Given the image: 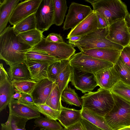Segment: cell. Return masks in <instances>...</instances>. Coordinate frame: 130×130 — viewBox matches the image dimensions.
<instances>
[{"mask_svg": "<svg viewBox=\"0 0 130 130\" xmlns=\"http://www.w3.org/2000/svg\"><path fill=\"white\" fill-rule=\"evenodd\" d=\"M32 48L19 42L13 27H7L0 34V59L10 67L25 62L26 53Z\"/></svg>", "mask_w": 130, "mask_h": 130, "instance_id": "1", "label": "cell"}, {"mask_svg": "<svg viewBox=\"0 0 130 130\" xmlns=\"http://www.w3.org/2000/svg\"><path fill=\"white\" fill-rule=\"evenodd\" d=\"M91 4L93 10L99 14L109 26L125 19L128 13L125 4L120 0H85Z\"/></svg>", "mask_w": 130, "mask_h": 130, "instance_id": "2", "label": "cell"}, {"mask_svg": "<svg viewBox=\"0 0 130 130\" xmlns=\"http://www.w3.org/2000/svg\"><path fill=\"white\" fill-rule=\"evenodd\" d=\"M81 99L82 108H86L103 117L111 110L114 104L111 91L101 88L96 91L85 94Z\"/></svg>", "mask_w": 130, "mask_h": 130, "instance_id": "3", "label": "cell"}, {"mask_svg": "<svg viewBox=\"0 0 130 130\" xmlns=\"http://www.w3.org/2000/svg\"><path fill=\"white\" fill-rule=\"evenodd\" d=\"M108 32V27L96 30L83 37L78 41H68L74 47H77L80 51L93 48H107L122 51L124 47L106 38Z\"/></svg>", "mask_w": 130, "mask_h": 130, "instance_id": "4", "label": "cell"}, {"mask_svg": "<svg viewBox=\"0 0 130 130\" xmlns=\"http://www.w3.org/2000/svg\"><path fill=\"white\" fill-rule=\"evenodd\" d=\"M112 93L114 104L104 116L106 121L113 130L130 126V102Z\"/></svg>", "mask_w": 130, "mask_h": 130, "instance_id": "5", "label": "cell"}, {"mask_svg": "<svg viewBox=\"0 0 130 130\" xmlns=\"http://www.w3.org/2000/svg\"><path fill=\"white\" fill-rule=\"evenodd\" d=\"M69 61L72 67L79 71L93 74L114 65L112 63L83 54L81 52L75 53L70 58Z\"/></svg>", "mask_w": 130, "mask_h": 130, "instance_id": "6", "label": "cell"}, {"mask_svg": "<svg viewBox=\"0 0 130 130\" xmlns=\"http://www.w3.org/2000/svg\"><path fill=\"white\" fill-rule=\"evenodd\" d=\"M32 48L46 52L60 61L69 60L76 51L74 47L69 44L46 41L44 37L38 44Z\"/></svg>", "mask_w": 130, "mask_h": 130, "instance_id": "7", "label": "cell"}, {"mask_svg": "<svg viewBox=\"0 0 130 130\" xmlns=\"http://www.w3.org/2000/svg\"><path fill=\"white\" fill-rule=\"evenodd\" d=\"M35 15L36 29L42 33L47 30L52 25L54 24L53 0H41Z\"/></svg>", "mask_w": 130, "mask_h": 130, "instance_id": "8", "label": "cell"}, {"mask_svg": "<svg viewBox=\"0 0 130 130\" xmlns=\"http://www.w3.org/2000/svg\"><path fill=\"white\" fill-rule=\"evenodd\" d=\"M93 11L89 6L74 2L71 3L64 23L63 30L73 28Z\"/></svg>", "mask_w": 130, "mask_h": 130, "instance_id": "9", "label": "cell"}, {"mask_svg": "<svg viewBox=\"0 0 130 130\" xmlns=\"http://www.w3.org/2000/svg\"><path fill=\"white\" fill-rule=\"evenodd\" d=\"M70 82L72 85L83 93L91 92L98 86L93 74L79 71L72 67Z\"/></svg>", "mask_w": 130, "mask_h": 130, "instance_id": "10", "label": "cell"}, {"mask_svg": "<svg viewBox=\"0 0 130 130\" xmlns=\"http://www.w3.org/2000/svg\"><path fill=\"white\" fill-rule=\"evenodd\" d=\"M106 38L124 47L129 45L130 33L125 19L117 21L109 26Z\"/></svg>", "mask_w": 130, "mask_h": 130, "instance_id": "11", "label": "cell"}, {"mask_svg": "<svg viewBox=\"0 0 130 130\" xmlns=\"http://www.w3.org/2000/svg\"><path fill=\"white\" fill-rule=\"evenodd\" d=\"M41 0H25L19 3L13 10L9 22L13 26L25 18L35 13Z\"/></svg>", "mask_w": 130, "mask_h": 130, "instance_id": "12", "label": "cell"}, {"mask_svg": "<svg viewBox=\"0 0 130 130\" xmlns=\"http://www.w3.org/2000/svg\"><path fill=\"white\" fill-rule=\"evenodd\" d=\"M98 29L97 18L93 11L83 21L71 29L67 39L74 36L84 37Z\"/></svg>", "mask_w": 130, "mask_h": 130, "instance_id": "13", "label": "cell"}, {"mask_svg": "<svg viewBox=\"0 0 130 130\" xmlns=\"http://www.w3.org/2000/svg\"><path fill=\"white\" fill-rule=\"evenodd\" d=\"M93 74L98 86L110 91L113 86L120 80L114 66L101 70Z\"/></svg>", "mask_w": 130, "mask_h": 130, "instance_id": "14", "label": "cell"}, {"mask_svg": "<svg viewBox=\"0 0 130 130\" xmlns=\"http://www.w3.org/2000/svg\"><path fill=\"white\" fill-rule=\"evenodd\" d=\"M34 105L23 104L19 102L18 100L13 99L8 106L9 113L30 120L41 117L40 113Z\"/></svg>", "mask_w": 130, "mask_h": 130, "instance_id": "15", "label": "cell"}, {"mask_svg": "<svg viewBox=\"0 0 130 130\" xmlns=\"http://www.w3.org/2000/svg\"><path fill=\"white\" fill-rule=\"evenodd\" d=\"M54 83L48 78L37 82L31 93L35 104H45L51 92Z\"/></svg>", "mask_w": 130, "mask_h": 130, "instance_id": "16", "label": "cell"}, {"mask_svg": "<svg viewBox=\"0 0 130 130\" xmlns=\"http://www.w3.org/2000/svg\"><path fill=\"white\" fill-rule=\"evenodd\" d=\"M83 54L115 64L119 57L121 51L110 48H100L80 50Z\"/></svg>", "mask_w": 130, "mask_h": 130, "instance_id": "17", "label": "cell"}, {"mask_svg": "<svg viewBox=\"0 0 130 130\" xmlns=\"http://www.w3.org/2000/svg\"><path fill=\"white\" fill-rule=\"evenodd\" d=\"M20 0L0 1V34L7 27V24L14 8Z\"/></svg>", "mask_w": 130, "mask_h": 130, "instance_id": "18", "label": "cell"}, {"mask_svg": "<svg viewBox=\"0 0 130 130\" xmlns=\"http://www.w3.org/2000/svg\"><path fill=\"white\" fill-rule=\"evenodd\" d=\"M81 109L77 110L62 106L57 120L64 128H66L81 120Z\"/></svg>", "mask_w": 130, "mask_h": 130, "instance_id": "19", "label": "cell"}, {"mask_svg": "<svg viewBox=\"0 0 130 130\" xmlns=\"http://www.w3.org/2000/svg\"><path fill=\"white\" fill-rule=\"evenodd\" d=\"M25 62L29 70L31 79L37 82L48 78L47 69L49 64L26 59Z\"/></svg>", "mask_w": 130, "mask_h": 130, "instance_id": "20", "label": "cell"}, {"mask_svg": "<svg viewBox=\"0 0 130 130\" xmlns=\"http://www.w3.org/2000/svg\"><path fill=\"white\" fill-rule=\"evenodd\" d=\"M61 68L55 83L58 86L61 95L63 90L68 87L70 82L72 67L69 60H61Z\"/></svg>", "mask_w": 130, "mask_h": 130, "instance_id": "21", "label": "cell"}, {"mask_svg": "<svg viewBox=\"0 0 130 130\" xmlns=\"http://www.w3.org/2000/svg\"><path fill=\"white\" fill-rule=\"evenodd\" d=\"M7 72L11 81L30 79V72L25 62L10 67Z\"/></svg>", "mask_w": 130, "mask_h": 130, "instance_id": "22", "label": "cell"}, {"mask_svg": "<svg viewBox=\"0 0 130 130\" xmlns=\"http://www.w3.org/2000/svg\"><path fill=\"white\" fill-rule=\"evenodd\" d=\"M15 92V89L9 79L0 84V112L6 109L11 102Z\"/></svg>", "mask_w": 130, "mask_h": 130, "instance_id": "23", "label": "cell"}, {"mask_svg": "<svg viewBox=\"0 0 130 130\" xmlns=\"http://www.w3.org/2000/svg\"><path fill=\"white\" fill-rule=\"evenodd\" d=\"M17 36L19 42L31 48L38 44L43 37V33L36 28L21 33Z\"/></svg>", "mask_w": 130, "mask_h": 130, "instance_id": "24", "label": "cell"}, {"mask_svg": "<svg viewBox=\"0 0 130 130\" xmlns=\"http://www.w3.org/2000/svg\"><path fill=\"white\" fill-rule=\"evenodd\" d=\"M81 109L82 118L103 130H113L107 123L104 117L100 116L86 108H82Z\"/></svg>", "mask_w": 130, "mask_h": 130, "instance_id": "25", "label": "cell"}, {"mask_svg": "<svg viewBox=\"0 0 130 130\" xmlns=\"http://www.w3.org/2000/svg\"><path fill=\"white\" fill-rule=\"evenodd\" d=\"M26 59L50 65L60 61L47 52L31 48L25 54Z\"/></svg>", "mask_w": 130, "mask_h": 130, "instance_id": "26", "label": "cell"}, {"mask_svg": "<svg viewBox=\"0 0 130 130\" xmlns=\"http://www.w3.org/2000/svg\"><path fill=\"white\" fill-rule=\"evenodd\" d=\"M29 120L9 113L7 121L1 124V130H26L25 126Z\"/></svg>", "mask_w": 130, "mask_h": 130, "instance_id": "27", "label": "cell"}, {"mask_svg": "<svg viewBox=\"0 0 130 130\" xmlns=\"http://www.w3.org/2000/svg\"><path fill=\"white\" fill-rule=\"evenodd\" d=\"M35 13L25 18L13 26L14 32L17 36L21 33L36 28Z\"/></svg>", "mask_w": 130, "mask_h": 130, "instance_id": "28", "label": "cell"}, {"mask_svg": "<svg viewBox=\"0 0 130 130\" xmlns=\"http://www.w3.org/2000/svg\"><path fill=\"white\" fill-rule=\"evenodd\" d=\"M54 8V24L60 26L63 22L68 7L65 0H53Z\"/></svg>", "mask_w": 130, "mask_h": 130, "instance_id": "29", "label": "cell"}, {"mask_svg": "<svg viewBox=\"0 0 130 130\" xmlns=\"http://www.w3.org/2000/svg\"><path fill=\"white\" fill-rule=\"evenodd\" d=\"M61 98L58 87L54 83L51 92L45 104L55 110L60 111L62 106Z\"/></svg>", "mask_w": 130, "mask_h": 130, "instance_id": "30", "label": "cell"}, {"mask_svg": "<svg viewBox=\"0 0 130 130\" xmlns=\"http://www.w3.org/2000/svg\"><path fill=\"white\" fill-rule=\"evenodd\" d=\"M61 100L71 105L80 106L82 104V100L75 90L70 87L66 88L61 95Z\"/></svg>", "mask_w": 130, "mask_h": 130, "instance_id": "31", "label": "cell"}, {"mask_svg": "<svg viewBox=\"0 0 130 130\" xmlns=\"http://www.w3.org/2000/svg\"><path fill=\"white\" fill-rule=\"evenodd\" d=\"M36 127H42L48 130H63L60 124L56 120L41 116L35 119Z\"/></svg>", "mask_w": 130, "mask_h": 130, "instance_id": "32", "label": "cell"}, {"mask_svg": "<svg viewBox=\"0 0 130 130\" xmlns=\"http://www.w3.org/2000/svg\"><path fill=\"white\" fill-rule=\"evenodd\" d=\"M114 67L119 76L120 80L130 85V68L124 63L120 56Z\"/></svg>", "mask_w": 130, "mask_h": 130, "instance_id": "33", "label": "cell"}, {"mask_svg": "<svg viewBox=\"0 0 130 130\" xmlns=\"http://www.w3.org/2000/svg\"><path fill=\"white\" fill-rule=\"evenodd\" d=\"M15 92L31 94L37 82L31 79L11 81Z\"/></svg>", "mask_w": 130, "mask_h": 130, "instance_id": "34", "label": "cell"}, {"mask_svg": "<svg viewBox=\"0 0 130 130\" xmlns=\"http://www.w3.org/2000/svg\"><path fill=\"white\" fill-rule=\"evenodd\" d=\"M110 91L112 93L130 102V85L120 80L113 86Z\"/></svg>", "mask_w": 130, "mask_h": 130, "instance_id": "35", "label": "cell"}, {"mask_svg": "<svg viewBox=\"0 0 130 130\" xmlns=\"http://www.w3.org/2000/svg\"><path fill=\"white\" fill-rule=\"evenodd\" d=\"M34 105L40 113L47 118L56 120L60 113V111L55 110L45 104H35Z\"/></svg>", "mask_w": 130, "mask_h": 130, "instance_id": "36", "label": "cell"}, {"mask_svg": "<svg viewBox=\"0 0 130 130\" xmlns=\"http://www.w3.org/2000/svg\"><path fill=\"white\" fill-rule=\"evenodd\" d=\"M61 61L49 65L47 69L48 78L53 83L55 82L61 68Z\"/></svg>", "mask_w": 130, "mask_h": 130, "instance_id": "37", "label": "cell"}, {"mask_svg": "<svg viewBox=\"0 0 130 130\" xmlns=\"http://www.w3.org/2000/svg\"><path fill=\"white\" fill-rule=\"evenodd\" d=\"M120 56L124 63L130 68V45L123 47L121 51Z\"/></svg>", "mask_w": 130, "mask_h": 130, "instance_id": "38", "label": "cell"}, {"mask_svg": "<svg viewBox=\"0 0 130 130\" xmlns=\"http://www.w3.org/2000/svg\"><path fill=\"white\" fill-rule=\"evenodd\" d=\"M45 40L47 42L55 43H61L64 42L62 37L60 34L52 33L49 34L46 38Z\"/></svg>", "mask_w": 130, "mask_h": 130, "instance_id": "39", "label": "cell"}, {"mask_svg": "<svg viewBox=\"0 0 130 130\" xmlns=\"http://www.w3.org/2000/svg\"><path fill=\"white\" fill-rule=\"evenodd\" d=\"M18 101L21 103L26 105H33L35 104L31 94L22 93L21 97Z\"/></svg>", "mask_w": 130, "mask_h": 130, "instance_id": "40", "label": "cell"}, {"mask_svg": "<svg viewBox=\"0 0 130 130\" xmlns=\"http://www.w3.org/2000/svg\"><path fill=\"white\" fill-rule=\"evenodd\" d=\"M0 84L9 79V76L4 67L2 63L0 64Z\"/></svg>", "mask_w": 130, "mask_h": 130, "instance_id": "41", "label": "cell"}, {"mask_svg": "<svg viewBox=\"0 0 130 130\" xmlns=\"http://www.w3.org/2000/svg\"><path fill=\"white\" fill-rule=\"evenodd\" d=\"M63 130H86V129L81 121H80L66 128H64Z\"/></svg>", "mask_w": 130, "mask_h": 130, "instance_id": "42", "label": "cell"}, {"mask_svg": "<svg viewBox=\"0 0 130 130\" xmlns=\"http://www.w3.org/2000/svg\"><path fill=\"white\" fill-rule=\"evenodd\" d=\"M81 121L86 130H103L84 119L82 118Z\"/></svg>", "mask_w": 130, "mask_h": 130, "instance_id": "43", "label": "cell"}, {"mask_svg": "<svg viewBox=\"0 0 130 130\" xmlns=\"http://www.w3.org/2000/svg\"><path fill=\"white\" fill-rule=\"evenodd\" d=\"M95 13L97 18L98 29L108 27L109 26L105 20L99 14L96 13Z\"/></svg>", "mask_w": 130, "mask_h": 130, "instance_id": "44", "label": "cell"}, {"mask_svg": "<svg viewBox=\"0 0 130 130\" xmlns=\"http://www.w3.org/2000/svg\"><path fill=\"white\" fill-rule=\"evenodd\" d=\"M129 31L130 33V14L128 13L125 19Z\"/></svg>", "mask_w": 130, "mask_h": 130, "instance_id": "45", "label": "cell"}, {"mask_svg": "<svg viewBox=\"0 0 130 130\" xmlns=\"http://www.w3.org/2000/svg\"><path fill=\"white\" fill-rule=\"evenodd\" d=\"M83 37L74 36L68 38L69 41L75 42L80 40Z\"/></svg>", "mask_w": 130, "mask_h": 130, "instance_id": "46", "label": "cell"}, {"mask_svg": "<svg viewBox=\"0 0 130 130\" xmlns=\"http://www.w3.org/2000/svg\"><path fill=\"white\" fill-rule=\"evenodd\" d=\"M15 92V93L12 96V98L19 100L21 97L22 93L19 92Z\"/></svg>", "mask_w": 130, "mask_h": 130, "instance_id": "47", "label": "cell"}, {"mask_svg": "<svg viewBox=\"0 0 130 130\" xmlns=\"http://www.w3.org/2000/svg\"><path fill=\"white\" fill-rule=\"evenodd\" d=\"M117 130H130V126L125 127Z\"/></svg>", "mask_w": 130, "mask_h": 130, "instance_id": "48", "label": "cell"}, {"mask_svg": "<svg viewBox=\"0 0 130 130\" xmlns=\"http://www.w3.org/2000/svg\"><path fill=\"white\" fill-rule=\"evenodd\" d=\"M40 130H48L42 127H40Z\"/></svg>", "mask_w": 130, "mask_h": 130, "instance_id": "49", "label": "cell"}, {"mask_svg": "<svg viewBox=\"0 0 130 130\" xmlns=\"http://www.w3.org/2000/svg\"><path fill=\"white\" fill-rule=\"evenodd\" d=\"M129 45H130V43H129Z\"/></svg>", "mask_w": 130, "mask_h": 130, "instance_id": "50", "label": "cell"}]
</instances>
